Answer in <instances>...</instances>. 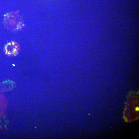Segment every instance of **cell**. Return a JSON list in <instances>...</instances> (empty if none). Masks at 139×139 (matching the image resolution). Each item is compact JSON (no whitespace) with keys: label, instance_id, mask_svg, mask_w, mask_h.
I'll return each mask as SVG.
<instances>
[{"label":"cell","instance_id":"obj_1","mask_svg":"<svg viewBox=\"0 0 139 139\" xmlns=\"http://www.w3.org/2000/svg\"><path fill=\"white\" fill-rule=\"evenodd\" d=\"M8 104L7 99L3 95L0 94V108L6 107Z\"/></svg>","mask_w":139,"mask_h":139},{"label":"cell","instance_id":"obj_2","mask_svg":"<svg viewBox=\"0 0 139 139\" xmlns=\"http://www.w3.org/2000/svg\"><path fill=\"white\" fill-rule=\"evenodd\" d=\"M135 110L137 111H138L139 110V108L138 107H137L136 108Z\"/></svg>","mask_w":139,"mask_h":139}]
</instances>
